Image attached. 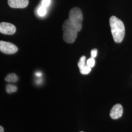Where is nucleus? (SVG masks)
<instances>
[{"instance_id":"nucleus-1","label":"nucleus","mask_w":132,"mask_h":132,"mask_svg":"<svg viewBox=\"0 0 132 132\" xmlns=\"http://www.w3.org/2000/svg\"><path fill=\"white\" fill-rule=\"evenodd\" d=\"M110 25L114 41L117 43L121 42L125 32L124 24L122 21L113 16L110 19Z\"/></svg>"},{"instance_id":"nucleus-2","label":"nucleus","mask_w":132,"mask_h":132,"mask_svg":"<svg viewBox=\"0 0 132 132\" xmlns=\"http://www.w3.org/2000/svg\"><path fill=\"white\" fill-rule=\"evenodd\" d=\"M63 39L65 42L71 44L76 41L78 32L76 27L69 19L66 20L62 26Z\"/></svg>"},{"instance_id":"nucleus-3","label":"nucleus","mask_w":132,"mask_h":132,"mask_svg":"<svg viewBox=\"0 0 132 132\" xmlns=\"http://www.w3.org/2000/svg\"><path fill=\"white\" fill-rule=\"evenodd\" d=\"M76 27L78 31H80L82 28L83 14L81 10L78 7H74L70 10L69 18Z\"/></svg>"},{"instance_id":"nucleus-4","label":"nucleus","mask_w":132,"mask_h":132,"mask_svg":"<svg viewBox=\"0 0 132 132\" xmlns=\"http://www.w3.org/2000/svg\"><path fill=\"white\" fill-rule=\"evenodd\" d=\"M18 50V47L13 44L0 41V51L1 52L6 54H12L16 53Z\"/></svg>"},{"instance_id":"nucleus-5","label":"nucleus","mask_w":132,"mask_h":132,"mask_svg":"<svg viewBox=\"0 0 132 132\" xmlns=\"http://www.w3.org/2000/svg\"><path fill=\"white\" fill-rule=\"evenodd\" d=\"M16 28L13 24L6 22L0 23V32L6 35H12L16 32Z\"/></svg>"},{"instance_id":"nucleus-6","label":"nucleus","mask_w":132,"mask_h":132,"mask_svg":"<svg viewBox=\"0 0 132 132\" xmlns=\"http://www.w3.org/2000/svg\"><path fill=\"white\" fill-rule=\"evenodd\" d=\"M123 107L121 104H116L111 110L110 116L113 119H117L121 118L123 114Z\"/></svg>"},{"instance_id":"nucleus-7","label":"nucleus","mask_w":132,"mask_h":132,"mask_svg":"<svg viewBox=\"0 0 132 132\" xmlns=\"http://www.w3.org/2000/svg\"><path fill=\"white\" fill-rule=\"evenodd\" d=\"M28 0H8L10 7L14 9H23L28 6Z\"/></svg>"},{"instance_id":"nucleus-8","label":"nucleus","mask_w":132,"mask_h":132,"mask_svg":"<svg viewBox=\"0 0 132 132\" xmlns=\"http://www.w3.org/2000/svg\"><path fill=\"white\" fill-rule=\"evenodd\" d=\"M86 57L83 56L80 58V60L78 63V66L79 68L80 73L82 75H86L90 73L92 70L89 66L86 64Z\"/></svg>"},{"instance_id":"nucleus-9","label":"nucleus","mask_w":132,"mask_h":132,"mask_svg":"<svg viewBox=\"0 0 132 132\" xmlns=\"http://www.w3.org/2000/svg\"><path fill=\"white\" fill-rule=\"evenodd\" d=\"M18 77L16 74L12 73H10L5 77V80L10 83H15L18 80Z\"/></svg>"},{"instance_id":"nucleus-10","label":"nucleus","mask_w":132,"mask_h":132,"mask_svg":"<svg viewBox=\"0 0 132 132\" xmlns=\"http://www.w3.org/2000/svg\"><path fill=\"white\" fill-rule=\"evenodd\" d=\"M17 90V87L15 85L8 84L6 86V91L8 94L15 93Z\"/></svg>"},{"instance_id":"nucleus-11","label":"nucleus","mask_w":132,"mask_h":132,"mask_svg":"<svg viewBox=\"0 0 132 132\" xmlns=\"http://www.w3.org/2000/svg\"><path fill=\"white\" fill-rule=\"evenodd\" d=\"M47 13V8L41 5L40 7H38L37 10V14L40 17L44 16Z\"/></svg>"},{"instance_id":"nucleus-12","label":"nucleus","mask_w":132,"mask_h":132,"mask_svg":"<svg viewBox=\"0 0 132 132\" xmlns=\"http://www.w3.org/2000/svg\"><path fill=\"white\" fill-rule=\"evenodd\" d=\"M95 61L94 58L90 57L87 60L86 64L87 65V66H89L90 68H92L95 65Z\"/></svg>"},{"instance_id":"nucleus-13","label":"nucleus","mask_w":132,"mask_h":132,"mask_svg":"<svg viewBox=\"0 0 132 132\" xmlns=\"http://www.w3.org/2000/svg\"><path fill=\"white\" fill-rule=\"evenodd\" d=\"M51 2V0H42L41 5L47 8L50 5Z\"/></svg>"},{"instance_id":"nucleus-14","label":"nucleus","mask_w":132,"mask_h":132,"mask_svg":"<svg viewBox=\"0 0 132 132\" xmlns=\"http://www.w3.org/2000/svg\"><path fill=\"white\" fill-rule=\"evenodd\" d=\"M97 55V49H94L91 51V57L95 58Z\"/></svg>"},{"instance_id":"nucleus-15","label":"nucleus","mask_w":132,"mask_h":132,"mask_svg":"<svg viewBox=\"0 0 132 132\" xmlns=\"http://www.w3.org/2000/svg\"><path fill=\"white\" fill-rule=\"evenodd\" d=\"M36 75L38 77H40V76H42V73L41 72H37L36 73Z\"/></svg>"},{"instance_id":"nucleus-16","label":"nucleus","mask_w":132,"mask_h":132,"mask_svg":"<svg viewBox=\"0 0 132 132\" xmlns=\"http://www.w3.org/2000/svg\"><path fill=\"white\" fill-rule=\"evenodd\" d=\"M0 132H4V129L2 126H0Z\"/></svg>"},{"instance_id":"nucleus-17","label":"nucleus","mask_w":132,"mask_h":132,"mask_svg":"<svg viewBox=\"0 0 132 132\" xmlns=\"http://www.w3.org/2000/svg\"></svg>"}]
</instances>
